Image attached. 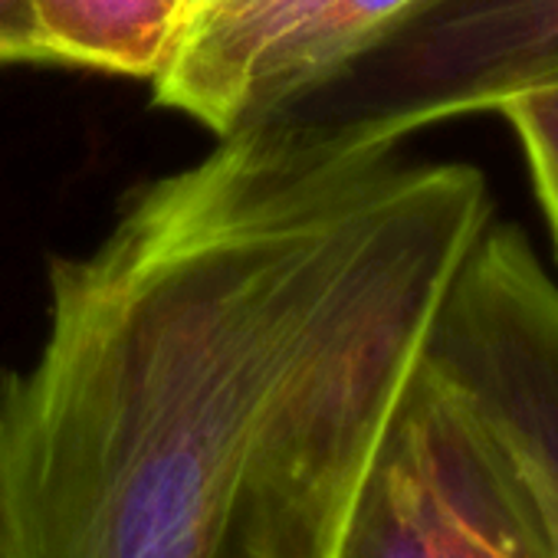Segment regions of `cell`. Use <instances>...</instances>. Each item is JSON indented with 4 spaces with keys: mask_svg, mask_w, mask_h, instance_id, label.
Here are the masks:
<instances>
[{
    "mask_svg": "<svg viewBox=\"0 0 558 558\" xmlns=\"http://www.w3.org/2000/svg\"><path fill=\"white\" fill-rule=\"evenodd\" d=\"M480 168L256 122L50 266L0 388V558H336Z\"/></svg>",
    "mask_w": 558,
    "mask_h": 558,
    "instance_id": "obj_1",
    "label": "cell"
},
{
    "mask_svg": "<svg viewBox=\"0 0 558 558\" xmlns=\"http://www.w3.org/2000/svg\"><path fill=\"white\" fill-rule=\"evenodd\" d=\"M555 60L558 0H421L259 122L345 148H398L427 125L489 112Z\"/></svg>",
    "mask_w": 558,
    "mask_h": 558,
    "instance_id": "obj_2",
    "label": "cell"
},
{
    "mask_svg": "<svg viewBox=\"0 0 558 558\" xmlns=\"http://www.w3.org/2000/svg\"><path fill=\"white\" fill-rule=\"evenodd\" d=\"M424 365L496 440L558 558V279L519 223L480 230L434 316Z\"/></svg>",
    "mask_w": 558,
    "mask_h": 558,
    "instance_id": "obj_3",
    "label": "cell"
},
{
    "mask_svg": "<svg viewBox=\"0 0 558 558\" xmlns=\"http://www.w3.org/2000/svg\"><path fill=\"white\" fill-rule=\"evenodd\" d=\"M336 558H551L509 460L424 355Z\"/></svg>",
    "mask_w": 558,
    "mask_h": 558,
    "instance_id": "obj_4",
    "label": "cell"
},
{
    "mask_svg": "<svg viewBox=\"0 0 558 558\" xmlns=\"http://www.w3.org/2000/svg\"><path fill=\"white\" fill-rule=\"evenodd\" d=\"M421 0H210L151 80L155 102L217 138L339 70Z\"/></svg>",
    "mask_w": 558,
    "mask_h": 558,
    "instance_id": "obj_5",
    "label": "cell"
},
{
    "mask_svg": "<svg viewBox=\"0 0 558 558\" xmlns=\"http://www.w3.org/2000/svg\"><path fill=\"white\" fill-rule=\"evenodd\" d=\"M47 63L155 80L178 50L194 0H34Z\"/></svg>",
    "mask_w": 558,
    "mask_h": 558,
    "instance_id": "obj_6",
    "label": "cell"
},
{
    "mask_svg": "<svg viewBox=\"0 0 558 558\" xmlns=\"http://www.w3.org/2000/svg\"><path fill=\"white\" fill-rule=\"evenodd\" d=\"M499 116L529 171V184L558 259V60L509 86L489 109Z\"/></svg>",
    "mask_w": 558,
    "mask_h": 558,
    "instance_id": "obj_7",
    "label": "cell"
},
{
    "mask_svg": "<svg viewBox=\"0 0 558 558\" xmlns=\"http://www.w3.org/2000/svg\"><path fill=\"white\" fill-rule=\"evenodd\" d=\"M47 63L34 0H0V66Z\"/></svg>",
    "mask_w": 558,
    "mask_h": 558,
    "instance_id": "obj_8",
    "label": "cell"
},
{
    "mask_svg": "<svg viewBox=\"0 0 558 558\" xmlns=\"http://www.w3.org/2000/svg\"><path fill=\"white\" fill-rule=\"evenodd\" d=\"M204 4H210V0H194V14H197V11H201Z\"/></svg>",
    "mask_w": 558,
    "mask_h": 558,
    "instance_id": "obj_9",
    "label": "cell"
}]
</instances>
